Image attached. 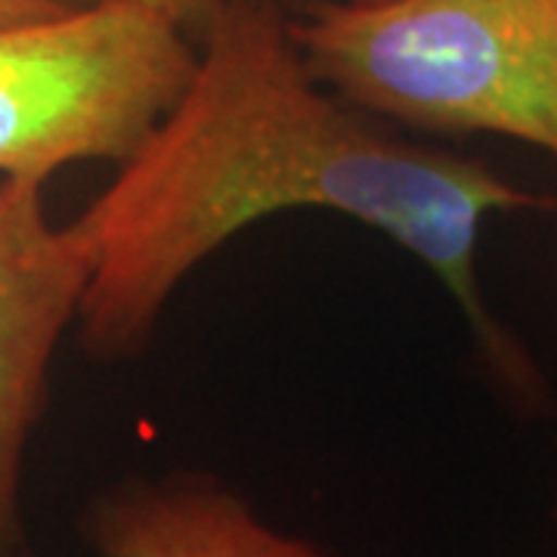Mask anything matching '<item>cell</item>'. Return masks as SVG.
Listing matches in <instances>:
<instances>
[{
  "label": "cell",
  "mask_w": 557,
  "mask_h": 557,
  "mask_svg": "<svg viewBox=\"0 0 557 557\" xmlns=\"http://www.w3.org/2000/svg\"><path fill=\"white\" fill-rule=\"evenodd\" d=\"M199 38L177 102L72 220L90 258L87 354H143L180 282L223 242L276 211L325 208L416 255L456 298L486 366L536 399L533 362L480 292L478 239L490 214L557 211L555 196L391 134L319 84L278 0H220Z\"/></svg>",
  "instance_id": "1"
},
{
  "label": "cell",
  "mask_w": 557,
  "mask_h": 557,
  "mask_svg": "<svg viewBox=\"0 0 557 557\" xmlns=\"http://www.w3.org/2000/svg\"><path fill=\"white\" fill-rule=\"evenodd\" d=\"M81 533L97 557H341L270 527L208 474L121 480L87 505Z\"/></svg>",
  "instance_id": "5"
},
{
  "label": "cell",
  "mask_w": 557,
  "mask_h": 557,
  "mask_svg": "<svg viewBox=\"0 0 557 557\" xmlns=\"http://www.w3.org/2000/svg\"><path fill=\"white\" fill-rule=\"evenodd\" d=\"M87 278V245L75 223L50 220L44 183L0 177V557L20 539L22 458Z\"/></svg>",
  "instance_id": "4"
},
{
  "label": "cell",
  "mask_w": 557,
  "mask_h": 557,
  "mask_svg": "<svg viewBox=\"0 0 557 557\" xmlns=\"http://www.w3.org/2000/svg\"><path fill=\"white\" fill-rule=\"evenodd\" d=\"M69 0H0V25L10 22H32L57 16L62 10H69Z\"/></svg>",
  "instance_id": "7"
},
{
  "label": "cell",
  "mask_w": 557,
  "mask_h": 557,
  "mask_svg": "<svg viewBox=\"0 0 557 557\" xmlns=\"http://www.w3.org/2000/svg\"><path fill=\"white\" fill-rule=\"evenodd\" d=\"M193 65L177 22L121 0L0 25V177L47 183L75 161L121 164Z\"/></svg>",
  "instance_id": "3"
},
{
  "label": "cell",
  "mask_w": 557,
  "mask_h": 557,
  "mask_svg": "<svg viewBox=\"0 0 557 557\" xmlns=\"http://www.w3.org/2000/svg\"><path fill=\"white\" fill-rule=\"evenodd\" d=\"M121 3H134L143 10H152L164 20L177 22L183 32H201V25L214 13L220 0H121Z\"/></svg>",
  "instance_id": "6"
},
{
  "label": "cell",
  "mask_w": 557,
  "mask_h": 557,
  "mask_svg": "<svg viewBox=\"0 0 557 557\" xmlns=\"http://www.w3.org/2000/svg\"><path fill=\"white\" fill-rule=\"evenodd\" d=\"M288 25L313 78L362 112L557 161V0H300Z\"/></svg>",
  "instance_id": "2"
}]
</instances>
